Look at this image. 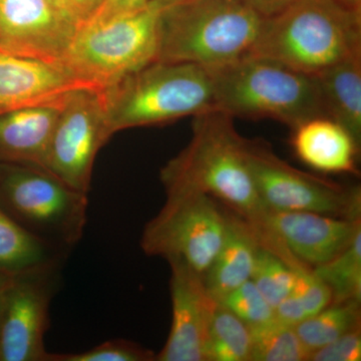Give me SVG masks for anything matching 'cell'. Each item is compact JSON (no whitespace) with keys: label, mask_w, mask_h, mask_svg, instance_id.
I'll list each match as a JSON object with an SVG mask.
<instances>
[{"label":"cell","mask_w":361,"mask_h":361,"mask_svg":"<svg viewBox=\"0 0 361 361\" xmlns=\"http://www.w3.org/2000/svg\"><path fill=\"white\" fill-rule=\"evenodd\" d=\"M266 18L246 0H186L161 7L157 61L218 70L253 54Z\"/></svg>","instance_id":"obj_1"},{"label":"cell","mask_w":361,"mask_h":361,"mask_svg":"<svg viewBox=\"0 0 361 361\" xmlns=\"http://www.w3.org/2000/svg\"><path fill=\"white\" fill-rule=\"evenodd\" d=\"M244 142L231 116L210 110L194 116L191 141L161 171L165 190L202 192L247 219L256 217L266 208L247 163Z\"/></svg>","instance_id":"obj_2"},{"label":"cell","mask_w":361,"mask_h":361,"mask_svg":"<svg viewBox=\"0 0 361 361\" xmlns=\"http://www.w3.org/2000/svg\"><path fill=\"white\" fill-rule=\"evenodd\" d=\"M252 54L318 77L361 54V13L349 11L336 0H295L266 18Z\"/></svg>","instance_id":"obj_3"},{"label":"cell","mask_w":361,"mask_h":361,"mask_svg":"<svg viewBox=\"0 0 361 361\" xmlns=\"http://www.w3.org/2000/svg\"><path fill=\"white\" fill-rule=\"evenodd\" d=\"M210 73L215 110L232 118H270L293 129L326 116L316 78L275 59L250 54Z\"/></svg>","instance_id":"obj_4"},{"label":"cell","mask_w":361,"mask_h":361,"mask_svg":"<svg viewBox=\"0 0 361 361\" xmlns=\"http://www.w3.org/2000/svg\"><path fill=\"white\" fill-rule=\"evenodd\" d=\"M103 94L111 135L215 110L212 75L192 63L154 61Z\"/></svg>","instance_id":"obj_5"},{"label":"cell","mask_w":361,"mask_h":361,"mask_svg":"<svg viewBox=\"0 0 361 361\" xmlns=\"http://www.w3.org/2000/svg\"><path fill=\"white\" fill-rule=\"evenodd\" d=\"M160 13L151 2L132 13L82 23L61 66L99 89L113 87L157 61Z\"/></svg>","instance_id":"obj_6"},{"label":"cell","mask_w":361,"mask_h":361,"mask_svg":"<svg viewBox=\"0 0 361 361\" xmlns=\"http://www.w3.org/2000/svg\"><path fill=\"white\" fill-rule=\"evenodd\" d=\"M0 207L26 231L66 254L84 236L89 199L37 166L0 161Z\"/></svg>","instance_id":"obj_7"},{"label":"cell","mask_w":361,"mask_h":361,"mask_svg":"<svg viewBox=\"0 0 361 361\" xmlns=\"http://www.w3.org/2000/svg\"><path fill=\"white\" fill-rule=\"evenodd\" d=\"M167 199L145 227L141 247L149 256L180 259L205 274L224 237L226 208L195 190H166Z\"/></svg>","instance_id":"obj_8"},{"label":"cell","mask_w":361,"mask_h":361,"mask_svg":"<svg viewBox=\"0 0 361 361\" xmlns=\"http://www.w3.org/2000/svg\"><path fill=\"white\" fill-rule=\"evenodd\" d=\"M247 163L261 202L276 211L360 218V187H346L289 165L261 139L244 142Z\"/></svg>","instance_id":"obj_9"},{"label":"cell","mask_w":361,"mask_h":361,"mask_svg":"<svg viewBox=\"0 0 361 361\" xmlns=\"http://www.w3.org/2000/svg\"><path fill=\"white\" fill-rule=\"evenodd\" d=\"M104 90H80L63 104L42 169L77 191L89 194L99 149L111 139Z\"/></svg>","instance_id":"obj_10"},{"label":"cell","mask_w":361,"mask_h":361,"mask_svg":"<svg viewBox=\"0 0 361 361\" xmlns=\"http://www.w3.org/2000/svg\"><path fill=\"white\" fill-rule=\"evenodd\" d=\"M59 269L9 276L0 286V361H51L44 336Z\"/></svg>","instance_id":"obj_11"},{"label":"cell","mask_w":361,"mask_h":361,"mask_svg":"<svg viewBox=\"0 0 361 361\" xmlns=\"http://www.w3.org/2000/svg\"><path fill=\"white\" fill-rule=\"evenodd\" d=\"M78 27L49 0H0V51L61 66Z\"/></svg>","instance_id":"obj_12"},{"label":"cell","mask_w":361,"mask_h":361,"mask_svg":"<svg viewBox=\"0 0 361 361\" xmlns=\"http://www.w3.org/2000/svg\"><path fill=\"white\" fill-rule=\"evenodd\" d=\"M248 220L312 268L341 253L361 231L360 218L346 219L311 212L266 208Z\"/></svg>","instance_id":"obj_13"},{"label":"cell","mask_w":361,"mask_h":361,"mask_svg":"<svg viewBox=\"0 0 361 361\" xmlns=\"http://www.w3.org/2000/svg\"><path fill=\"white\" fill-rule=\"evenodd\" d=\"M168 262L172 323L156 361H207L209 326L218 302L209 293L203 275L180 259Z\"/></svg>","instance_id":"obj_14"},{"label":"cell","mask_w":361,"mask_h":361,"mask_svg":"<svg viewBox=\"0 0 361 361\" xmlns=\"http://www.w3.org/2000/svg\"><path fill=\"white\" fill-rule=\"evenodd\" d=\"M101 90L63 66L0 51V115L30 106L63 104L80 90Z\"/></svg>","instance_id":"obj_15"},{"label":"cell","mask_w":361,"mask_h":361,"mask_svg":"<svg viewBox=\"0 0 361 361\" xmlns=\"http://www.w3.org/2000/svg\"><path fill=\"white\" fill-rule=\"evenodd\" d=\"M291 130L294 154L308 167L325 174H360V145L341 123L316 116Z\"/></svg>","instance_id":"obj_16"},{"label":"cell","mask_w":361,"mask_h":361,"mask_svg":"<svg viewBox=\"0 0 361 361\" xmlns=\"http://www.w3.org/2000/svg\"><path fill=\"white\" fill-rule=\"evenodd\" d=\"M226 208L224 237L212 264L204 274L209 293L218 303L251 279L260 242L253 225L241 214Z\"/></svg>","instance_id":"obj_17"},{"label":"cell","mask_w":361,"mask_h":361,"mask_svg":"<svg viewBox=\"0 0 361 361\" xmlns=\"http://www.w3.org/2000/svg\"><path fill=\"white\" fill-rule=\"evenodd\" d=\"M63 104L30 106L0 115V161L42 168Z\"/></svg>","instance_id":"obj_18"},{"label":"cell","mask_w":361,"mask_h":361,"mask_svg":"<svg viewBox=\"0 0 361 361\" xmlns=\"http://www.w3.org/2000/svg\"><path fill=\"white\" fill-rule=\"evenodd\" d=\"M326 116L341 123L361 142V54L316 77Z\"/></svg>","instance_id":"obj_19"},{"label":"cell","mask_w":361,"mask_h":361,"mask_svg":"<svg viewBox=\"0 0 361 361\" xmlns=\"http://www.w3.org/2000/svg\"><path fill=\"white\" fill-rule=\"evenodd\" d=\"M66 256L23 229L0 207V274L9 277L59 267Z\"/></svg>","instance_id":"obj_20"},{"label":"cell","mask_w":361,"mask_h":361,"mask_svg":"<svg viewBox=\"0 0 361 361\" xmlns=\"http://www.w3.org/2000/svg\"><path fill=\"white\" fill-rule=\"evenodd\" d=\"M360 301L331 302L322 310L294 325L308 353L360 329Z\"/></svg>","instance_id":"obj_21"},{"label":"cell","mask_w":361,"mask_h":361,"mask_svg":"<svg viewBox=\"0 0 361 361\" xmlns=\"http://www.w3.org/2000/svg\"><path fill=\"white\" fill-rule=\"evenodd\" d=\"M250 329L218 303L209 326L207 361H250Z\"/></svg>","instance_id":"obj_22"},{"label":"cell","mask_w":361,"mask_h":361,"mask_svg":"<svg viewBox=\"0 0 361 361\" xmlns=\"http://www.w3.org/2000/svg\"><path fill=\"white\" fill-rule=\"evenodd\" d=\"M312 270L329 289L332 302L360 301L361 231L341 253Z\"/></svg>","instance_id":"obj_23"},{"label":"cell","mask_w":361,"mask_h":361,"mask_svg":"<svg viewBox=\"0 0 361 361\" xmlns=\"http://www.w3.org/2000/svg\"><path fill=\"white\" fill-rule=\"evenodd\" d=\"M332 302V296L310 266L300 263L296 268L293 290L275 308L279 322L294 326Z\"/></svg>","instance_id":"obj_24"},{"label":"cell","mask_w":361,"mask_h":361,"mask_svg":"<svg viewBox=\"0 0 361 361\" xmlns=\"http://www.w3.org/2000/svg\"><path fill=\"white\" fill-rule=\"evenodd\" d=\"M249 329L250 361L308 360L310 353L291 325L285 324L275 317L269 322Z\"/></svg>","instance_id":"obj_25"},{"label":"cell","mask_w":361,"mask_h":361,"mask_svg":"<svg viewBox=\"0 0 361 361\" xmlns=\"http://www.w3.org/2000/svg\"><path fill=\"white\" fill-rule=\"evenodd\" d=\"M247 326L264 324L275 318V310L258 290L252 280L244 282L220 301Z\"/></svg>","instance_id":"obj_26"},{"label":"cell","mask_w":361,"mask_h":361,"mask_svg":"<svg viewBox=\"0 0 361 361\" xmlns=\"http://www.w3.org/2000/svg\"><path fill=\"white\" fill-rule=\"evenodd\" d=\"M153 351L125 339H115L80 353H51V361H154Z\"/></svg>","instance_id":"obj_27"},{"label":"cell","mask_w":361,"mask_h":361,"mask_svg":"<svg viewBox=\"0 0 361 361\" xmlns=\"http://www.w3.org/2000/svg\"><path fill=\"white\" fill-rule=\"evenodd\" d=\"M360 329L339 337L322 348L312 351L310 361H360L361 360Z\"/></svg>","instance_id":"obj_28"},{"label":"cell","mask_w":361,"mask_h":361,"mask_svg":"<svg viewBox=\"0 0 361 361\" xmlns=\"http://www.w3.org/2000/svg\"><path fill=\"white\" fill-rule=\"evenodd\" d=\"M152 1L153 0H104L96 13L85 23L108 20L122 14L132 13L148 6Z\"/></svg>","instance_id":"obj_29"},{"label":"cell","mask_w":361,"mask_h":361,"mask_svg":"<svg viewBox=\"0 0 361 361\" xmlns=\"http://www.w3.org/2000/svg\"><path fill=\"white\" fill-rule=\"evenodd\" d=\"M71 8L80 25L92 18L104 0H70Z\"/></svg>","instance_id":"obj_30"},{"label":"cell","mask_w":361,"mask_h":361,"mask_svg":"<svg viewBox=\"0 0 361 361\" xmlns=\"http://www.w3.org/2000/svg\"><path fill=\"white\" fill-rule=\"evenodd\" d=\"M246 1L265 18H270L283 11L295 0H246Z\"/></svg>","instance_id":"obj_31"},{"label":"cell","mask_w":361,"mask_h":361,"mask_svg":"<svg viewBox=\"0 0 361 361\" xmlns=\"http://www.w3.org/2000/svg\"><path fill=\"white\" fill-rule=\"evenodd\" d=\"M59 11H61V13H65L66 16H68V18H71V20L78 23L77 18H75V13H73V8H71V4L70 0H49Z\"/></svg>","instance_id":"obj_32"},{"label":"cell","mask_w":361,"mask_h":361,"mask_svg":"<svg viewBox=\"0 0 361 361\" xmlns=\"http://www.w3.org/2000/svg\"><path fill=\"white\" fill-rule=\"evenodd\" d=\"M336 1L349 11L361 13V0H336Z\"/></svg>","instance_id":"obj_33"},{"label":"cell","mask_w":361,"mask_h":361,"mask_svg":"<svg viewBox=\"0 0 361 361\" xmlns=\"http://www.w3.org/2000/svg\"><path fill=\"white\" fill-rule=\"evenodd\" d=\"M186 1V0H153V4L160 7L171 6V4H178V2Z\"/></svg>","instance_id":"obj_34"},{"label":"cell","mask_w":361,"mask_h":361,"mask_svg":"<svg viewBox=\"0 0 361 361\" xmlns=\"http://www.w3.org/2000/svg\"><path fill=\"white\" fill-rule=\"evenodd\" d=\"M6 276H4V275L0 274V286H1L2 283L6 281Z\"/></svg>","instance_id":"obj_35"}]
</instances>
